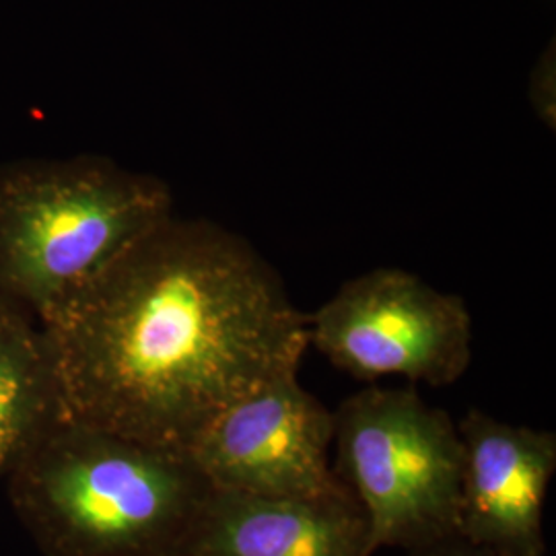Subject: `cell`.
Returning <instances> with one entry per match:
<instances>
[{
  "mask_svg": "<svg viewBox=\"0 0 556 556\" xmlns=\"http://www.w3.org/2000/svg\"><path fill=\"white\" fill-rule=\"evenodd\" d=\"M408 556H503L493 553L489 548H482L478 544L468 542L466 538L459 534L452 536L439 538L433 542H427L422 546H417L413 551H408Z\"/></svg>",
  "mask_w": 556,
  "mask_h": 556,
  "instance_id": "obj_10",
  "label": "cell"
},
{
  "mask_svg": "<svg viewBox=\"0 0 556 556\" xmlns=\"http://www.w3.org/2000/svg\"><path fill=\"white\" fill-rule=\"evenodd\" d=\"M60 422L188 452L239 400L299 376L307 342L277 270L211 220H163L40 321Z\"/></svg>",
  "mask_w": 556,
  "mask_h": 556,
  "instance_id": "obj_1",
  "label": "cell"
},
{
  "mask_svg": "<svg viewBox=\"0 0 556 556\" xmlns=\"http://www.w3.org/2000/svg\"><path fill=\"white\" fill-rule=\"evenodd\" d=\"M46 556H178L213 491L188 452L59 422L7 478Z\"/></svg>",
  "mask_w": 556,
  "mask_h": 556,
  "instance_id": "obj_2",
  "label": "cell"
},
{
  "mask_svg": "<svg viewBox=\"0 0 556 556\" xmlns=\"http://www.w3.org/2000/svg\"><path fill=\"white\" fill-rule=\"evenodd\" d=\"M307 342L361 379L452 386L472 363V316L464 298L402 268L346 280L307 316Z\"/></svg>",
  "mask_w": 556,
  "mask_h": 556,
  "instance_id": "obj_5",
  "label": "cell"
},
{
  "mask_svg": "<svg viewBox=\"0 0 556 556\" xmlns=\"http://www.w3.org/2000/svg\"><path fill=\"white\" fill-rule=\"evenodd\" d=\"M334 413L307 392L299 376L239 400L188 450L217 491L254 497L316 498L349 489L330 466Z\"/></svg>",
  "mask_w": 556,
  "mask_h": 556,
  "instance_id": "obj_6",
  "label": "cell"
},
{
  "mask_svg": "<svg viewBox=\"0 0 556 556\" xmlns=\"http://www.w3.org/2000/svg\"><path fill=\"white\" fill-rule=\"evenodd\" d=\"M337 475L367 519L374 553L457 534L462 439L415 388L367 386L334 410Z\"/></svg>",
  "mask_w": 556,
  "mask_h": 556,
  "instance_id": "obj_4",
  "label": "cell"
},
{
  "mask_svg": "<svg viewBox=\"0 0 556 556\" xmlns=\"http://www.w3.org/2000/svg\"><path fill=\"white\" fill-rule=\"evenodd\" d=\"M60 422L52 357L36 319L0 307V478Z\"/></svg>",
  "mask_w": 556,
  "mask_h": 556,
  "instance_id": "obj_9",
  "label": "cell"
},
{
  "mask_svg": "<svg viewBox=\"0 0 556 556\" xmlns=\"http://www.w3.org/2000/svg\"><path fill=\"white\" fill-rule=\"evenodd\" d=\"M172 208L163 179L100 155L0 163V307L40 324Z\"/></svg>",
  "mask_w": 556,
  "mask_h": 556,
  "instance_id": "obj_3",
  "label": "cell"
},
{
  "mask_svg": "<svg viewBox=\"0 0 556 556\" xmlns=\"http://www.w3.org/2000/svg\"><path fill=\"white\" fill-rule=\"evenodd\" d=\"M367 519L351 493L254 497L213 489L178 556H371Z\"/></svg>",
  "mask_w": 556,
  "mask_h": 556,
  "instance_id": "obj_8",
  "label": "cell"
},
{
  "mask_svg": "<svg viewBox=\"0 0 556 556\" xmlns=\"http://www.w3.org/2000/svg\"><path fill=\"white\" fill-rule=\"evenodd\" d=\"M457 534L503 556H546L542 517L556 472V433L478 408L457 420Z\"/></svg>",
  "mask_w": 556,
  "mask_h": 556,
  "instance_id": "obj_7",
  "label": "cell"
}]
</instances>
